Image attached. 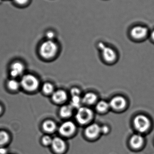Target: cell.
<instances>
[{
	"mask_svg": "<svg viewBox=\"0 0 154 154\" xmlns=\"http://www.w3.org/2000/svg\"><path fill=\"white\" fill-rule=\"evenodd\" d=\"M57 51V44L52 40H48L42 44L40 48V54L44 58H50L55 56Z\"/></svg>",
	"mask_w": 154,
	"mask_h": 154,
	"instance_id": "obj_1",
	"label": "cell"
},
{
	"mask_svg": "<svg viewBox=\"0 0 154 154\" xmlns=\"http://www.w3.org/2000/svg\"><path fill=\"white\" fill-rule=\"evenodd\" d=\"M93 116V112L91 109L86 107H80L77 111L76 119L80 125H86L92 119Z\"/></svg>",
	"mask_w": 154,
	"mask_h": 154,
	"instance_id": "obj_2",
	"label": "cell"
},
{
	"mask_svg": "<svg viewBox=\"0 0 154 154\" xmlns=\"http://www.w3.org/2000/svg\"><path fill=\"white\" fill-rule=\"evenodd\" d=\"M21 84L26 90L33 91L37 89L39 87V82L38 79L34 76L31 75H27L22 78Z\"/></svg>",
	"mask_w": 154,
	"mask_h": 154,
	"instance_id": "obj_3",
	"label": "cell"
},
{
	"mask_svg": "<svg viewBox=\"0 0 154 154\" xmlns=\"http://www.w3.org/2000/svg\"><path fill=\"white\" fill-rule=\"evenodd\" d=\"M134 123L135 128L142 133L147 131L151 125L149 119L143 115H139L136 116L134 119Z\"/></svg>",
	"mask_w": 154,
	"mask_h": 154,
	"instance_id": "obj_4",
	"label": "cell"
},
{
	"mask_svg": "<svg viewBox=\"0 0 154 154\" xmlns=\"http://www.w3.org/2000/svg\"><path fill=\"white\" fill-rule=\"evenodd\" d=\"M99 48L101 51L103 58L107 62H114L116 59L117 55L115 51L109 47H107L102 42L98 44Z\"/></svg>",
	"mask_w": 154,
	"mask_h": 154,
	"instance_id": "obj_5",
	"label": "cell"
},
{
	"mask_svg": "<svg viewBox=\"0 0 154 154\" xmlns=\"http://www.w3.org/2000/svg\"><path fill=\"white\" fill-rule=\"evenodd\" d=\"M126 100L121 96H115L111 99L109 102L110 107L116 110H121L126 106Z\"/></svg>",
	"mask_w": 154,
	"mask_h": 154,
	"instance_id": "obj_6",
	"label": "cell"
},
{
	"mask_svg": "<svg viewBox=\"0 0 154 154\" xmlns=\"http://www.w3.org/2000/svg\"><path fill=\"white\" fill-rule=\"evenodd\" d=\"M148 34V29L146 27L142 26H136L132 28L131 35L136 39L144 38Z\"/></svg>",
	"mask_w": 154,
	"mask_h": 154,
	"instance_id": "obj_7",
	"label": "cell"
},
{
	"mask_svg": "<svg viewBox=\"0 0 154 154\" xmlns=\"http://www.w3.org/2000/svg\"><path fill=\"white\" fill-rule=\"evenodd\" d=\"M76 126L73 122L67 121L62 124L59 128V132L62 135L69 136L75 132Z\"/></svg>",
	"mask_w": 154,
	"mask_h": 154,
	"instance_id": "obj_8",
	"label": "cell"
},
{
	"mask_svg": "<svg viewBox=\"0 0 154 154\" xmlns=\"http://www.w3.org/2000/svg\"><path fill=\"white\" fill-rule=\"evenodd\" d=\"M101 133V127L97 124H94L89 126L86 129V134L90 138H95Z\"/></svg>",
	"mask_w": 154,
	"mask_h": 154,
	"instance_id": "obj_9",
	"label": "cell"
},
{
	"mask_svg": "<svg viewBox=\"0 0 154 154\" xmlns=\"http://www.w3.org/2000/svg\"><path fill=\"white\" fill-rule=\"evenodd\" d=\"M52 146L53 150L57 153H62L66 148L65 142L61 138L56 137L52 140Z\"/></svg>",
	"mask_w": 154,
	"mask_h": 154,
	"instance_id": "obj_10",
	"label": "cell"
},
{
	"mask_svg": "<svg viewBox=\"0 0 154 154\" xmlns=\"http://www.w3.org/2000/svg\"><path fill=\"white\" fill-rule=\"evenodd\" d=\"M68 96L64 91L58 90L53 92L52 95V100L57 103H61L66 101Z\"/></svg>",
	"mask_w": 154,
	"mask_h": 154,
	"instance_id": "obj_11",
	"label": "cell"
},
{
	"mask_svg": "<svg viewBox=\"0 0 154 154\" xmlns=\"http://www.w3.org/2000/svg\"><path fill=\"white\" fill-rule=\"evenodd\" d=\"M97 96L92 92L86 93L82 98V103L87 105H92L96 103L97 100Z\"/></svg>",
	"mask_w": 154,
	"mask_h": 154,
	"instance_id": "obj_12",
	"label": "cell"
},
{
	"mask_svg": "<svg viewBox=\"0 0 154 154\" xmlns=\"http://www.w3.org/2000/svg\"><path fill=\"white\" fill-rule=\"evenodd\" d=\"M24 66L22 63L16 62L11 65V74L13 77L20 75L23 72Z\"/></svg>",
	"mask_w": 154,
	"mask_h": 154,
	"instance_id": "obj_13",
	"label": "cell"
},
{
	"mask_svg": "<svg viewBox=\"0 0 154 154\" xmlns=\"http://www.w3.org/2000/svg\"><path fill=\"white\" fill-rule=\"evenodd\" d=\"M143 143V138L139 135H135L132 137L130 141V144L132 147L134 148H139Z\"/></svg>",
	"mask_w": 154,
	"mask_h": 154,
	"instance_id": "obj_14",
	"label": "cell"
},
{
	"mask_svg": "<svg viewBox=\"0 0 154 154\" xmlns=\"http://www.w3.org/2000/svg\"><path fill=\"white\" fill-rule=\"evenodd\" d=\"M73 108L70 105L61 107L60 110V116L63 118H68L72 115Z\"/></svg>",
	"mask_w": 154,
	"mask_h": 154,
	"instance_id": "obj_15",
	"label": "cell"
},
{
	"mask_svg": "<svg viewBox=\"0 0 154 154\" xmlns=\"http://www.w3.org/2000/svg\"><path fill=\"white\" fill-rule=\"evenodd\" d=\"M109 108L110 107L109 103L104 100H101L98 102L96 106L97 110L101 113L106 112L108 110Z\"/></svg>",
	"mask_w": 154,
	"mask_h": 154,
	"instance_id": "obj_16",
	"label": "cell"
},
{
	"mask_svg": "<svg viewBox=\"0 0 154 154\" xmlns=\"http://www.w3.org/2000/svg\"><path fill=\"white\" fill-rule=\"evenodd\" d=\"M43 129L46 132L52 133L55 131L56 128V125L54 122L51 120H47L43 123L42 125Z\"/></svg>",
	"mask_w": 154,
	"mask_h": 154,
	"instance_id": "obj_17",
	"label": "cell"
},
{
	"mask_svg": "<svg viewBox=\"0 0 154 154\" xmlns=\"http://www.w3.org/2000/svg\"><path fill=\"white\" fill-rule=\"evenodd\" d=\"M70 103V105L73 108L79 109L82 103V98L80 96L72 97Z\"/></svg>",
	"mask_w": 154,
	"mask_h": 154,
	"instance_id": "obj_18",
	"label": "cell"
},
{
	"mask_svg": "<svg viewBox=\"0 0 154 154\" xmlns=\"http://www.w3.org/2000/svg\"><path fill=\"white\" fill-rule=\"evenodd\" d=\"M53 86L50 83H46L42 87V90L46 94H50L53 92Z\"/></svg>",
	"mask_w": 154,
	"mask_h": 154,
	"instance_id": "obj_19",
	"label": "cell"
},
{
	"mask_svg": "<svg viewBox=\"0 0 154 154\" xmlns=\"http://www.w3.org/2000/svg\"><path fill=\"white\" fill-rule=\"evenodd\" d=\"M9 140V136L5 132H0V145L4 144Z\"/></svg>",
	"mask_w": 154,
	"mask_h": 154,
	"instance_id": "obj_20",
	"label": "cell"
},
{
	"mask_svg": "<svg viewBox=\"0 0 154 154\" xmlns=\"http://www.w3.org/2000/svg\"><path fill=\"white\" fill-rule=\"evenodd\" d=\"M8 87L12 90H16L19 87L18 82L14 80H11L8 82Z\"/></svg>",
	"mask_w": 154,
	"mask_h": 154,
	"instance_id": "obj_21",
	"label": "cell"
},
{
	"mask_svg": "<svg viewBox=\"0 0 154 154\" xmlns=\"http://www.w3.org/2000/svg\"><path fill=\"white\" fill-rule=\"evenodd\" d=\"M14 3L18 6L23 7L28 5L30 0H13Z\"/></svg>",
	"mask_w": 154,
	"mask_h": 154,
	"instance_id": "obj_22",
	"label": "cell"
},
{
	"mask_svg": "<svg viewBox=\"0 0 154 154\" xmlns=\"http://www.w3.org/2000/svg\"><path fill=\"white\" fill-rule=\"evenodd\" d=\"M70 93L72 97L80 96L81 91L78 88H73L71 90Z\"/></svg>",
	"mask_w": 154,
	"mask_h": 154,
	"instance_id": "obj_23",
	"label": "cell"
},
{
	"mask_svg": "<svg viewBox=\"0 0 154 154\" xmlns=\"http://www.w3.org/2000/svg\"><path fill=\"white\" fill-rule=\"evenodd\" d=\"M52 140L51 138L48 136H44L42 139V143L45 145H49L50 144L52 143Z\"/></svg>",
	"mask_w": 154,
	"mask_h": 154,
	"instance_id": "obj_24",
	"label": "cell"
},
{
	"mask_svg": "<svg viewBox=\"0 0 154 154\" xmlns=\"http://www.w3.org/2000/svg\"><path fill=\"white\" fill-rule=\"evenodd\" d=\"M55 33L53 31L49 30L46 32V36L49 39V40H51V39L55 37Z\"/></svg>",
	"mask_w": 154,
	"mask_h": 154,
	"instance_id": "obj_25",
	"label": "cell"
},
{
	"mask_svg": "<svg viewBox=\"0 0 154 154\" xmlns=\"http://www.w3.org/2000/svg\"><path fill=\"white\" fill-rule=\"evenodd\" d=\"M108 128L106 126H104L103 127L101 128V132H103V133H106L108 131Z\"/></svg>",
	"mask_w": 154,
	"mask_h": 154,
	"instance_id": "obj_26",
	"label": "cell"
},
{
	"mask_svg": "<svg viewBox=\"0 0 154 154\" xmlns=\"http://www.w3.org/2000/svg\"><path fill=\"white\" fill-rule=\"evenodd\" d=\"M6 152V150L4 148H0V154H5Z\"/></svg>",
	"mask_w": 154,
	"mask_h": 154,
	"instance_id": "obj_27",
	"label": "cell"
},
{
	"mask_svg": "<svg viewBox=\"0 0 154 154\" xmlns=\"http://www.w3.org/2000/svg\"><path fill=\"white\" fill-rule=\"evenodd\" d=\"M151 37H152V38L154 41V30L152 32Z\"/></svg>",
	"mask_w": 154,
	"mask_h": 154,
	"instance_id": "obj_28",
	"label": "cell"
},
{
	"mask_svg": "<svg viewBox=\"0 0 154 154\" xmlns=\"http://www.w3.org/2000/svg\"><path fill=\"white\" fill-rule=\"evenodd\" d=\"M2 107H1V106H0V113H1V111H2Z\"/></svg>",
	"mask_w": 154,
	"mask_h": 154,
	"instance_id": "obj_29",
	"label": "cell"
},
{
	"mask_svg": "<svg viewBox=\"0 0 154 154\" xmlns=\"http://www.w3.org/2000/svg\"><path fill=\"white\" fill-rule=\"evenodd\" d=\"M1 1H2V0H0V2H1Z\"/></svg>",
	"mask_w": 154,
	"mask_h": 154,
	"instance_id": "obj_30",
	"label": "cell"
}]
</instances>
